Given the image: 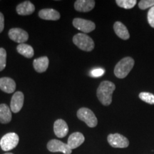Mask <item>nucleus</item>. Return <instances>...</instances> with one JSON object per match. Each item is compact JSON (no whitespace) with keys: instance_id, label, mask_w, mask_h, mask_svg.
Segmentation results:
<instances>
[{"instance_id":"1","label":"nucleus","mask_w":154,"mask_h":154,"mask_svg":"<svg viewBox=\"0 0 154 154\" xmlns=\"http://www.w3.org/2000/svg\"><path fill=\"white\" fill-rule=\"evenodd\" d=\"M116 89L115 84L109 81H103L99 84L96 96L103 106H108L112 102V95Z\"/></svg>"},{"instance_id":"2","label":"nucleus","mask_w":154,"mask_h":154,"mask_svg":"<svg viewBox=\"0 0 154 154\" xmlns=\"http://www.w3.org/2000/svg\"><path fill=\"white\" fill-rule=\"evenodd\" d=\"M134 63L135 61L133 58L130 57L123 58L116 65L114 68L115 76L119 79H124L131 71Z\"/></svg>"},{"instance_id":"3","label":"nucleus","mask_w":154,"mask_h":154,"mask_svg":"<svg viewBox=\"0 0 154 154\" xmlns=\"http://www.w3.org/2000/svg\"><path fill=\"white\" fill-rule=\"evenodd\" d=\"M73 42L79 49L85 51H91L95 46L94 40L84 33H78L74 36Z\"/></svg>"},{"instance_id":"4","label":"nucleus","mask_w":154,"mask_h":154,"mask_svg":"<svg viewBox=\"0 0 154 154\" xmlns=\"http://www.w3.org/2000/svg\"><path fill=\"white\" fill-rule=\"evenodd\" d=\"M76 115L79 120L86 123V124L90 128H94L97 126V118L93 111L88 108H81L77 111Z\"/></svg>"},{"instance_id":"5","label":"nucleus","mask_w":154,"mask_h":154,"mask_svg":"<svg viewBox=\"0 0 154 154\" xmlns=\"http://www.w3.org/2000/svg\"><path fill=\"white\" fill-rule=\"evenodd\" d=\"M19 136L15 133H8L0 140V146L4 151H9L14 149L18 145Z\"/></svg>"},{"instance_id":"6","label":"nucleus","mask_w":154,"mask_h":154,"mask_svg":"<svg viewBox=\"0 0 154 154\" xmlns=\"http://www.w3.org/2000/svg\"><path fill=\"white\" fill-rule=\"evenodd\" d=\"M108 143L111 147L125 149L129 146V140L123 135L119 134H109L107 137Z\"/></svg>"},{"instance_id":"7","label":"nucleus","mask_w":154,"mask_h":154,"mask_svg":"<svg viewBox=\"0 0 154 154\" xmlns=\"http://www.w3.org/2000/svg\"><path fill=\"white\" fill-rule=\"evenodd\" d=\"M47 149L50 152H61L64 154H71L72 150L69 148L68 144H66L61 140L52 139L49 140L47 143Z\"/></svg>"},{"instance_id":"8","label":"nucleus","mask_w":154,"mask_h":154,"mask_svg":"<svg viewBox=\"0 0 154 154\" xmlns=\"http://www.w3.org/2000/svg\"><path fill=\"white\" fill-rule=\"evenodd\" d=\"M73 25L78 30L84 33H90L96 29L95 23L90 20H86L82 18H75L73 20Z\"/></svg>"},{"instance_id":"9","label":"nucleus","mask_w":154,"mask_h":154,"mask_svg":"<svg viewBox=\"0 0 154 154\" xmlns=\"http://www.w3.org/2000/svg\"><path fill=\"white\" fill-rule=\"evenodd\" d=\"M9 37L17 43L24 44L29 38V34L26 31L21 28H12L9 31Z\"/></svg>"},{"instance_id":"10","label":"nucleus","mask_w":154,"mask_h":154,"mask_svg":"<svg viewBox=\"0 0 154 154\" xmlns=\"http://www.w3.org/2000/svg\"><path fill=\"white\" fill-rule=\"evenodd\" d=\"M24 94L21 91L15 92L12 96L10 103V109L11 112L16 113H18L22 109L24 105Z\"/></svg>"},{"instance_id":"11","label":"nucleus","mask_w":154,"mask_h":154,"mask_svg":"<svg viewBox=\"0 0 154 154\" xmlns=\"http://www.w3.org/2000/svg\"><path fill=\"white\" fill-rule=\"evenodd\" d=\"M54 131L58 138H63L69 132L68 125L63 119H57L54 124Z\"/></svg>"},{"instance_id":"12","label":"nucleus","mask_w":154,"mask_h":154,"mask_svg":"<svg viewBox=\"0 0 154 154\" xmlns=\"http://www.w3.org/2000/svg\"><path fill=\"white\" fill-rule=\"evenodd\" d=\"M95 3L94 0H76L74 3V8L77 11L88 12L94 8Z\"/></svg>"},{"instance_id":"13","label":"nucleus","mask_w":154,"mask_h":154,"mask_svg":"<svg viewBox=\"0 0 154 154\" xmlns=\"http://www.w3.org/2000/svg\"><path fill=\"white\" fill-rule=\"evenodd\" d=\"M85 140L84 135L82 133L75 132L69 136L67 144L71 149H75L80 146Z\"/></svg>"},{"instance_id":"14","label":"nucleus","mask_w":154,"mask_h":154,"mask_svg":"<svg viewBox=\"0 0 154 154\" xmlns=\"http://www.w3.org/2000/svg\"><path fill=\"white\" fill-rule=\"evenodd\" d=\"M0 89L7 94H11L16 89V83L9 77L0 78Z\"/></svg>"},{"instance_id":"15","label":"nucleus","mask_w":154,"mask_h":154,"mask_svg":"<svg viewBox=\"0 0 154 154\" xmlns=\"http://www.w3.org/2000/svg\"><path fill=\"white\" fill-rule=\"evenodd\" d=\"M38 17L44 20L57 21L60 19L61 15L54 9H43L38 11Z\"/></svg>"},{"instance_id":"16","label":"nucleus","mask_w":154,"mask_h":154,"mask_svg":"<svg viewBox=\"0 0 154 154\" xmlns=\"http://www.w3.org/2000/svg\"><path fill=\"white\" fill-rule=\"evenodd\" d=\"M17 12L19 15H30L35 11V7L30 1H25L17 5L16 8Z\"/></svg>"},{"instance_id":"17","label":"nucleus","mask_w":154,"mask_h":154,"mask_svg":"<svg viewBox=\"0 0 154 154\" xmlns=\"http://www.w3.org/2000/svg\"><path fill=\"white\" fill-rule=\"evenodd\" d=\"M113 29L116 34L121 39L127 40L130 38V34L128 29L121 22H116L113 24Z\"/></svg>"},{"instance_id":"18","label":"nucleus","mask_w":154,"mask_h":154,"mask_svg":"<svg viewBox=\"0 0 154 154\" xmlns=\"http://www.w3.org/2000/svg\"><path fill=\"white\" fill-rule=\"evenodd\" d=\"M49 60L47 57H42L34 59L33 66L35 71L38 73L45 72L49 66Z\"/></svg>"},{"instance_id":"19","label":"nucleus","mask_w":154,"mask_h":154,"mask_svg":"<svg viewBox=\"0 0 154 154\" xmlns=\"http://www.w3.org/2000/svg\"><path fill=\"white\" fill-rule=\"evenodd\" d=\"M11 111L5 103L0 104V123L8 124L11 120Z\"/></svg>"},{"instance_id":"20","label":"nucleus","mask_w":154,"mask_h":154,"mask_svg":"<svg viewBox=\"0 0 154 154\" xmlns=\"http://www.w3.org/2000/svg\"><path fill=\"white\" fill-rule=\"evenodd\" d=\"M17 50L18 51L19 54L24 56V57L28 58H32L34 57V49L30 45L26 44H19L17 47Z\"/></svg>"},{"instance_id":"21","label":"nucleus","mask_w":154,"mask_h":154,"mask_svg":"<svg viewBox=\"0 0 154 154\" xmlns=\"http://www.w3.org/2000/svg\"><path fill=\"white\" fill-rule=\"evenodd\" d=\"M116 3L119 7L125 9H130L134 8L136 6L137 1L136 0H116Z\"/></svg>"},{"instance_id":"22","label":"nucleus","mask_w":154,"mask_h":154,"mask_svg":"<svg viewBox=\"0 0 154 154\" xmlns=\"http://www.w3.org/2000/svg\"><path fill=\"white\" fill-rule=\"evenodd\" d=\"M138 97L140 100L149 103V104H154V94L149 92H141L138 95Z\"/></svg>"},{"instance_id":"23","label":"nucleus","mask_w":154,"mask_h":154,"mask_svg":"<svg viewBox=\"0 0 154 154\" xmlns=\"http://www.w3.org/2000/svg\"><path fill=\"white\" fill-rule=\"evenodd\" d=\"M7 64V51L4 48H0V72L5 69Z\"/></svg>"},{"instance_id":"24","label":"nucleus","mask_w":154,"mask_h":154,"mask_svg":"<svg viewBox=\"0 0 154 154\" xmlns=\"http://www.w3.org/2000/svg\"><path fill=\"white\" fill-rule=\"evenodd\" d=\"M153 7H154V0H141L138 2V7L142 10L151 9Z\"/></svg>"},{"instance_id":"25","label":"nucleus","mask_w":154,"mask_h":154,"mask_svg":"<svg viewBox=\"0 0 154 154\" xmlns=\"http://www.w3.org/2000/svg\"><path fill=\"white\" fill-rule=\"evenodd\" d=\"M148 22L152 28H154V7L149 9L147 14Z\"/></svg>"},{"instance_id":"26","label":"nucleus","mask_w":154,"mask_h":154,"mask_svg":"<svg viewBox=\"0 0 154 154\" xmlns=\"http://www.w3.org/2000/svg\"><path fill=\"white\" fill-rule=\"evenodd\" d=\"M104 74V70L103 69H95L94 70H92L91 73H90V75L94 78H97V77L101 76L102 75Z\"/></svg>"},{"instance_id":"27","label":"nucleus","mask_w":154,"mask_h":154,"mask_svg":"<svg viewBox=\"0 0 154 154\" xmlns=\"http://www.w3.org/2000/svg\"><path fill=\"white\" fill-rule=\"evenodd\" d=\"M5 28V17L2 12H0V33L3 32Z\"/></svg>"},{"instance_id":"28","label":"nucleus","mask_w":154,"mask_h":154,"mask_svg":"<svg viewBox=\"0 0 154 154\" xmlns=\"http://www.w3.org/2000/svg\"><path fill=\"white\" fill-rule=\"evenodd\" d=\"M5 154H13V153H6Z\"/></svg>"}]
</instances>
